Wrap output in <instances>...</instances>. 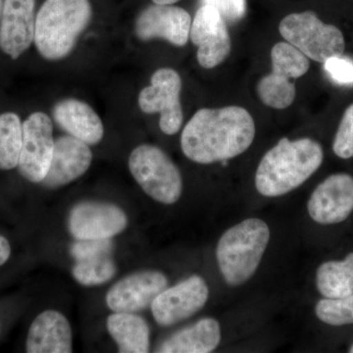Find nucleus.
I'll return each mask as SVG.
<instances>
[{
    "label": "nucleus",
    "mask_w": 353,
    "mask_h": 353,
    "mask_svg": "<svg viewBox=\"0 0 353 353\" xmlns=\"http://www.w3.org/2000/svg\"><path fill=\"white\" fill-rule=\"evenodd\" d=\"M254 137V120L246 109L234 105L202 108L185 125L181 146L192 161L212 164L246 152Z\"/></svg>",
    "instance_id": "1"
},
{
    "label": "nucleus",
    "mask_w": 353,
    "mask_h": 353,
    "mask_svg": "<svg viewBox=\"0 0 353 353\" xmlns=\"http://www.w3.org/2000/svg\"><path fill=\"white\" fill-rule=\"evenodd\" d=\"M323 159L322 146L314 139H282L260 161L255 187L264 196H284L306 182L321 166Z\"/></svg>",
    "instance_id": "2"
},
{
    "label": "nucleus",
    "mask_w": 353,
    "mask_h": 353,
    "mask_svg": "<svg viewBox=\"0 0 353 353\" xmlns=\"http://www.w3.org/2000/svg\"><path fill=\"white\" fill-rule=\"evenodd\" d=\"M92 17L90 0H46L36 16L34 41L44 59L68 57Z\"/></svg>",
    "instance_id": "3"
},
{
    "label": "nucleus",
    "mask_w": 353,
    "mask_h": 353,
    "mask_svg": "<svg viewBox=\"0 0 353 353\" xmlns=\"http://www.w3.org/2000/svg\"><path fill=\"white\" fill-rule=\"evenodd\" d=\"M270 240L264 221L250 218L225 232L218 243L216 256L227 284L236 287L254 275Z\"/></svg>",
    "instance_id": "4"
},
{
    "label": "nucleus",
    "mask_w": 353,
    "mask_h": 353,
    "mask_svg": "<svg viewBox=\"0 0 353 353\" xmlns=\"http://www.w3.org/2000/svg\"><path fill=\"white\" fill-rule=\"evenodd\" d=\"M281 36L303 53L308 59L324 64L343 57L345 41L334 25L325 24L312 11L285 16L279 26Z\"/></svg>",
    "instance_id": "5"
},
{
    "label": "nucleus",
    "mask_w": 353,
    "mask_h": 353,
    "mask_svg": "<svg viewBox=\"0 0 353 353\" xmlns=\"http://www.w3.org/2000/svg\"><path fill=\"white\" fill-rule=\"evenodd\" d=\"M129 169L146 194L160 203L173 204L183 192L181 172L159 148L141 145L132 150Z\"/></svg>",
    "instance_id": "6"
},
{
    "label": "nucleus",
    "mask_w": 353,
    "mask_h": 353,
    "mask_svg": "<svg viewBox=\"0 0 353 353\" xmlns=\"http://www.w3.org/2000/svg\"><path fill=\"white\" fill-rule=\"evenodd\" d=\"M272 72L257 85V94L265 105L285 109L296 99L294 80L307 73L310 62L301 51L289 43H278L271 51Z\"/></svg>",
    "instance_id": "7"
},
{
    "label": "nucleus",
    "mask_w": 353,
    "mask_h": 353,
    "mask_svg": "<svg viewBox=\"0 0 353 353\" xmlns=\"http://www.w3.org/2000/svg\"><path fill=\"white\" fill-rule=\"evenodd\" d=\"M152 85L139 92V106L146 114H160L159 127L164 134L173 136L180 131L183 113L181 104L182 79L171 68L154 72Z\"/></svg>",
    "instance_id": "8"
},
{
    "label": "nucleus",
    "mask_w": 353,
    "mask_h": 353,
    "mask_svg": "<svg viewBox=\"0 0 353 353\" xmlns=\"http://www.w3.org/2000/svg\"><path fill=\"white\" fill-rule=\"evenodd\" d=\"M53 125L43 112L31 114L23 123L22 150L18 169L26 180L41 183L50 170L53 150Z\"/></svg>",
    "instance_id": "9"
},
{
    "label": "nucleus",
    "mask_w": 353,
    "mask_h": 353,
    "mask_svg": "<svg viewBox=\"0 0 353 353\" xmlns=\"http://www.w3.org/2000/svg\"><path fill=\"white\" fill-rule=\"evenodd\" d=\"M190 38L199 48L197 61L205 69L222 64L232 50L227 22L214 7L202 4L190 26Z\"/></svg>",
    "instance_id": "10"
},
{
    "label": "nucleus",
    "mask_w": 353,
    "mask_h": 353,
    "mask_svg": "<svg viewBox=\"0 0 353 353\" xmlns=\"http://www.w3.org/2000/svg\"><path fill=\"white\" fill-rule=\"evenodd\" d=\"M208 296L205 280L192 276L158 294L152 304L153 317L161 326H171L199 312L208 303Z\"/></svg>",
    "instance_id": "11"
},
{
    "label": "nucleus",
    "mask_w": 353,
    "mask_h": 353,
    "mask_svg": "<svg viewBox=\"0 0 353 353\" xmlns=\"http://www.w3.org/2000/svg\"><path fill=\"white\" fill-rule=\"evenodd\" d=\"M126 213L106 202L85 201L70 212L68 228L76 240H106L126 229Z\"/></svg>",
    "instance_id": "12"
},
{
    "label": "nucleus",
    "mask_w": 353,
    "mask_h": 353,
    "mask_svg": "<svg viewBox=\"0 0 353 353\" xmlns=\"http://www.w3.org/2000/svg\"><path fill=\"white\" fill-rule=\"evenodd\" d=\"M192 18L185 9L152 4L143 9L134 24L136 36L141 41L164 39L176 46H185L190 39Z\"/></svg>",
    "instance_id": "13"
},
{
    "label": "nucleus",
    "mask_w": 353,
    "mask_h": 353,
    "mask_svg": "<svg viewBox=\"0 0 353 353\" xmlns=\"http://www.w3.org/2000/svg\"><path fill=\"white\" fill-rule=\"evenodd\" d=\"M308 213L322 225L338 224L353 211V178L348 174H334L320 183L308 201Z\"/></svg>",
    "instance_id": "14"
},
{
    "label": "nucleus",
    "mask_w": 353,
    "mask_h": 353,
    "mask_svg": "<svg viewBox=\"0 0 353 353\" xmlns=\"http://www.w3.org/2000/svg\"><path fill=\"white\" fill-rule=\"evenodd\" d=\"M168 285L158 271H143L122 279L109 290L106 303L114 312H138L148 306Z\"/></svg>",
    "instance_id": "15"
},
{
    "label": "nucleus",
    "mask_w": 353,
    "mask_h": 353,
    "mask_svg": "<svg viewBox=\"0 0 353 353\" xmlns=\"http://www.w3.org/2000/svg\"><path fill=\"white\" fill-rule=\"evenodd\" d=\"M36 0H4L0 22V50L13 60L29 50L36 31Z\"/></svg>",
    "instance_id": "16"
},
{
    "label": "nucleus",
    "mask_w": 353,
    "mask_h": 353,
    "mask_svg": "<svg viewBox=\"0 0 353 353\" xmlns=\"http://www.w3.org/2000/svg\"><path fill=\"white\" fill-rule=\"evenodd\" d=\"M92 153L90 146L72 136L61 137L54 143L50 170L41 185L58 189L74 182L90 168Z\"/></svg>",
    "instance_id": "17"
},
{
    "label": "nucleus",
    "mask_w": 353,
    "mask_h": 353,
    "mask_svg": "<svg viewBox=\"0 0 353 353\" xmlns=\"http://www.w3.org/2000/svg\"><path fill=\"white\" fill-rule=\"evenodd\" d=\"M72 350V329L63 314L46 310L37 316L28 332L26 352L70 353Z\"/></svg>",
    "instance_id": "18"
},
{
    "label": "nucleus",
    "mask_w": 353,
    "mask_h": 353,
    "mask_svg": "<svg viewBox=\"0 0 353 353\" xmlns=\"http://www.w3.org/2000/svg\"><path fill=\"white\" fill-rule=\"evenodd\" d=\"M52 115L58 126L88 145H97L103 139L101 119L85 102L63 99L53 108Z\"/></svg>",
    "instance_id": "19"
},
{
    "label": "nucleus",
    "mask_w": 353,
    "mask_h": 353,
    "mask_svg": "<svg viewBox=\"0 0 353 353\" xmlns=\"http://www.w3.org/2000/svg\"><path fill=\"white\" fill-rule=\"evenodd\" d=\"M219 323L212 318L199 320L194 326L176 332L160 345L157 352L208 353L219 345Z\"/></svg>",
    "instance_id": "20"
},
{
    "label": "nucleus",
    "mask_w": 353,
    "mask_h": 353,
    "mask_svg": "<svg viewBox=\"0 0 353 353\" xmlns=\"http://www.w3.org/2000/svg\"><path fill=\"white\" fill-rule=\"evenodd\" d=\"M108 330L119 352H150V328L145 319L131 312H115L108 318Z\"/></svg>",
    "instance_id": "21"
},
{
    "label": "nucleus",
    "mask_w": 353,
    "mask_h": 353,
    "mask_svg": "<svg viewBox=\"0 0 353 353\" xmlns=\"http://www.w3.org/2000/svg\"><path fill=\"white\" fill-rule=\"evenodd\" d=\"M316 285L325 299H340L353 294V252L341 261L320 265Z\"/></svg>",
    "instance_id": "22"
},
{
    "label": "nucleus",
    "mask_w": 353,
    "mask_h": 353,
    "mask_svg": "<svg viewBox=\"0 0 353 353\" xmlns=\"http://www.w3.org/2000/svg\"><path fill=\"white\" fill-rule=\"evenodd\" d=\"M23 124L12 112L0 114V170L18 167L22 150Z\"/></svg>",
    "instance_id": "23"
},
{
    "label": "nucleus",
    "mask_w": 353,
    "mask_h": 353,
    "mask_svg": "<svg viewBox=\"0 0 353 353\" xmlns=\"http://www.w3.org/2000/svg\"><path fill=\"white\" fill-rule=\"evenodd\" d=\"M116 265L110 256L79 260L72 269V274L79 284L85 287L105 284L115 276Z\"/></svg>",
    "instance_id": "24"
},
{
    "label": "nucleus",
    "mask_w": 353,
    "mask_h": 353,
    "mask_svg": "<svg viewBox=\"0 0 353 353\" xmlns=\"http://www.w3.org/2000/svg\"><path fill=\"white\" fill-rule=\"evenodd\" d=\"M316 315L331 326L353 324V294L340 299H324L317 303Z\"/></svg>",
    "instance_id": "25"
},
{
    "label": "nucleus",
    "mask_w": 353,
    "mask_h": 353,
    "mask_svg": "<svg viewBox=\"0 0 353 353\" xmlns=\"http://www.w3.org/2000/svg\"><path fill=\"white\" fill-rule=\"evenodd\" d=\"M333 150L334 154L341 159L353 157V103L343 113L334 137Z\"/></svg>",
    "instance_id": "26"
},
{
    "label": "nucleus",
    "mask_w": 353,
    "mask_h": 353,
    "mask_svg": "<svg viewBox=\"0 0 353 353\" xmlns=\"http://www.w3.org/2000/svg\"><path fill=\"white\" fill-rule=\"evenodd\" d=\"M114 248L111 239L106 240H77L72 245L71 254L74 259L85 260L97 257L110 256Z\"/></svg>",
    "instance_id": "27"
},
{
    "label": "nucleus",
    "mask_w": 353,
    "mask_h": 353,
    "mask_svg": "<svg viewBox=\"0 0 353 353\" xmlns=\"http://www.w3.org/2000/svg\"><path fill=\"white\" fill-rule=\"evenodd\" d=\"M332 80L340 85H353V62L348 58L334 57L324 63Z\"/></svg>",
    "instance_id": "28"
},
{
    "label": "nucleus",
    "mask_w": 353,
    "mask_h": 353,
    "mask_svg": "<svg viewBox=\"0 0 353 353\" xmlns=\"http://www.w3.org/2000/svg\"><path fill=\"white\" fill-rule=\"evenodd\" d=\"M201 3L214 7L229 23L243 19L246 11V0H201Z\"/></svg>",
    "instance_id": "29"
},
{
    "label": "nucleus",
    "mask_w": 353,
    "mask_h": 353,
    "mask_svg": "<svg viewBox=\"0 0 353 353\" xmlns=\"http://www.w3.org/2000/svg\"><path fill=\"white\" fill-rule=\"evenodd\" d=\"M11 256V245L6 236L0 234V267L6 263Z\"/></svg>",
    "instance_id": "30"
},
{
    "label": "nucleus",
    "mask_w": 353,
    "mask_h": 353,
    "mask_svg": "<svg viewBox=\"0 0 353 353\" xmlns=\"http://www.w3.org/2000/svg\"><path fill=\"white\" fill-rule=\"evenodd\" d=\"M178 1L179 0H152L153 3L162 4V6H172Z\"/></svg>",
    "instance_id": "31"
},
{
    "label": "nucleus",
    "mask_w": 353,
    "mask_h": 353,
    "mask_svg": "<svg viewBox=\"0 0 353 353\" xmlns=\"http://www.w3.org/2000/svg\"><path fill=\"white\" fill-rule=\"evenodd\" d=\"M350 352L353 353V345H352V347H350Z\"/></svg>",
    "instance_id": "32"
},
{
    "label": "nucleus",
    "mask_w": 353,
    "mask_h": 353,
    "mask_svg": "<svg viewBox=\"0 0 353 353\" xmlns=\"http://www.w3.org/2000/svg\"><path fill=\"white\" fill-rule=\"evenodd\" d=\"M1 3H2L1 0H0V12H1Z\"/></svg>",
    "instance_id": "33"
}]
</instances>
